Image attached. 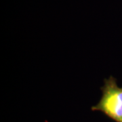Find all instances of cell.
Returning a JSON list of instances; mask_svg holds the SVG:
<instances>
[{"label":"cell","instance_id":"6da1fadb","mask_svg":"<svg viewBox=\"0 0 122 122\" xmlns=\"http://www.w3.org/2000/svg\"><path fill=\"white\" fill-rule=\"evenodd\" d=\"M100 90L101 98L92 110L102 112L115 122H122V87L113 76H110L104 80Z\"/></svg>","mask_w":122,"mask_h":122}]
</instances>
